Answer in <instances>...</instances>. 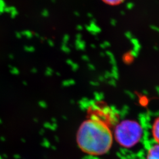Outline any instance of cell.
Here are the masks:
<instances>
[{"label":"cell","mask_w":159,"mask_h":159,"mask_svg":"<svg viewBox=\"0 0 159 159\" xmlns=\"http://www.w3.org/2000/svg\"><path fill=\"white\" fill-rule=\"evenodd\" d=\"M104 3L110 6H117L123 2L125 0H102Z\"/></svg>","instance_id":"obj_5"},{"label":"cell","mask_w":159,"mask_h":159,"mask_svg":"<svg viewBox=\"0 0 159 159\" xmlns=\"http://www.w3.org/2000/svg\"><path fill=\"white\" fill-rule=\"evenodd\" d=\"M146 159H159V144H155L148 149Z\"/></svg>","instance_id":"obj_3"},{"label":"cell","mask_w":159,"mask_h":159,"mask_svg":"<svg viewBox=\"0 0 159 159\" xmlns=\"http://www.w3.org/2000/svg\"><path fill=\"white\" fill-rule=\"evenodd\" d=\"M152 133L154 140L159 144V117L154 121L152 128Z\"/></svg>","instance_id":"obj_4"},{"label":"cell","mask_w":159,"mask_h":159,"mask_svg":"<svg viewBox=\"0 0 159 159\" xmlns=\"http://www.w3.org/2000/svg\"><path fill=\"white\" fill-rule=\"evenodd\" d=\"M142 127L134 120H126L116 126L114 136L120 146L131 148L140 142L142 137Z\"/></svg>","instance_id":"obj_2"},{"label":"cell","mask_w":159,"mask_h":159,"mask_svg":"<svg viewBox=\"0 0 159 159\" xmlns=\"http://www.w3.org/2000/svg\"><path fill=\"white\" fill-rule=\"evenodd\" d=\"M77 142L80 149L85 153L102 156L111 148L113 135L107 124L90 117L80 127Z\"/></svg>","instance_id":"obj_1"}]
</instances>
